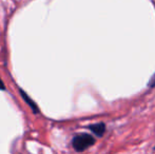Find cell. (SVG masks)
I'll list each match as a JSON object with an SVG mask.
<instances>
[{
  "label": "cell",
  "instance_id": "cell-1",
  "mask_svg": "<svg viewBox=\"0 0 155 154\" xmlns=\"http://www.w3.org/2000/svg\"><path fill=\"white\" fill-rule=\"evenodd\" d=\"M95 139L93 136L89 135V134H79L76 135L72 140V146L78 152L84 151L86 149L90 148L92 145H94Z\"/></svg>",
  "mask_w": 155,
  "mask_h": 154
},
{
  "label": "cell",
  "instance_id": "cell-2",
  "mask_svg": "<svg viewBox=\"0 0 155 154\" xmlns=\"http://www.w3.org/2000/svg\"><path fill=\"white\" fill-rule=\"evenodd\" d=\"M19 92H20V95H21V97H22V99L25 101V103L29 105V107L32 109V111L34 112L35 114H37L39 112V108L37 107V105H36V103H35L34 100L31 98V97L29 96V95L27 94V93L25 92L23 90H21V89H19Z\"/></svg>",
  "mask_w": 155,
  "mask_h": 154
},
{
  "label": "cell",
  "instance_id": "cell-3",
  "mask_svg": "<svg viewBox=\"0 0 155 154\" xmlns=\"http://www.w3.org/2000/svg\"><path fill=\"white\" fill-rule=\"evenodd\" d=\"M89 129H90L96 136L100 137V136L104 135V131H106V126H104V123H98L91 125L90 127H89Z\"/></svg>",
  "mask_w": 155,
  "mask_h": 154
},
{
  "label": "cell",
  "instance_id": "cell-4",
  "mask_svg": "<svg viewBox=\"0 0 155 154\" xmlns=\"http://www.w3.org/2000/svg\"><path fill=\"white\" fill-rule=\"evenodd\" d=\"M153 86H155V75L152 77L151 82H150V87H153Z\"/></svg>",
  "mask_w": 155,
  "mask_h": 154
},
{
  "label": "cell",
  "instance_id": "cell-5",
  "mask_svg": "<svg viewBox=\"0 0 155 154\" xmlns=\"http://www.w3.org/2000/svg\"><path fill=\"white\" fill-rule=\"evenodd\" d=\"M0 90H5V88H4V84H3V82H2L1 78H0Z\"/></svg>",
  "mask_w": 155,
  "mask_h": 154
}]
</instances>
